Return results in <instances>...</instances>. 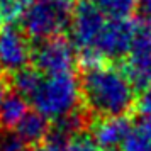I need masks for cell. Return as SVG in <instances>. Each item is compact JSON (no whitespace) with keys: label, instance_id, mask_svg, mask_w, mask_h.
<instances>
[{"label":"cell","instance_id":"cell-1","mask_svg":"<svg viewBox=\"0 0 151 151\" xmlns=\"http://www.w3.org/2000/svg\"><path fill=\"white\" fill-rule=\"evenodd\" d=\"M80 87L87 107L100 117L126 116L134 105V85L124 70L107 63L83 70Z\"/></svg>","mask_w":151,"mask_h":151},{"label":"cell","instance_id":"cell-2","mask_svg":"<svg viewBox=\"0 0 151 151\" xmlns=\"http://www.w3.org/2000/svg\"><path fill=\"white\" fill-rule=\"evenodd\" d=\"M82 99V87L73 73L68 75H42L27 102L36 112L44 116L48 121H61L63 117L78 110Z\"/></svg>","mask_w":151,"mask_h":151},{"label":"cell","instance_id":"cell-3","mask_svg":"<svg viewBox=\"0 0 151 151\" xmlns=\"http://www.w3.org/2000/svg\"><path fill=\"white\" fill-rule=\"evenodd\" d=\"M75 9V0H32L21 21L24 34L39 42L61 36L70 27Z\"/></svg>","mask_w":151,"mask_h":151},{"label":"cell","instance_id":"cell-4","mask_svg":"<svg viewBox=\"0 0 151 151\" xmlns=\"http://www.w3.org/2000/svg\"><path fill=\"white\" fill-rule=\"evenodd\" d=\"M105 22L107 19L97 10V7L90 0H80L76 4L75 14L70 24V32L71 42L78 51V56L85 68L104 63L97 58L95 46Z\"/></svg>","mask_w":151,"mask_h":151},{"label":"cell","instance_id":"cell-5","mask_svg":"<svg viewBox=\"0 0 151 151\" xmlns=\"http://www.w3.org/2000/svg\"><path fill=\"white\" fill-rule=\"evenodd\" d=\"M78 58V51L73 42L63 36L41 41L32 49V63L36 70L46 76L68 75L73 71Z\"/></svg>","mask_w":151,"mask_h":151},{"label":"cell","instance_id":"cell-6","mask_svg":"<svg viewBox=\"0 0 151 151\" xmlns=\"http://www.w3.org/2000/svg\"><path fill=\"white\" fill-rule=\"evenodd\" d=\"M124 73L127 75L134 88L144 90L151 85V22H137L136 36L126 56Z\"/></svg>","mask_w":151,"mask_h":151},{"label":"cell","instance_id":"cell-7","mask_svg":"<svg viewBox=\"0 0 151 151\" xmlns=\"http://www.w3.org/2000/svg\"><path fill=\"white\" fill-rule=\"evenodd\" d=\"M137 22L132 19H107L95 46L97 58L104 60H121L129 55Z\"/></svg>","mask_w":151,"mask_h":151},{"label":"cell","instance_id":"cell-8","mask_svg":"<svg viewBox=\"0 0 151 151\" xmlns=\"http://www.w3.org/2000/svg\"><path fill=\"white\" fill-rule=\"evenodd\" d=\"M29 60H32V49L24 31L14 26L0 27V70L15 75L27 68Z\"/></svg>","mask_w":151,"mask_h":151},{"label":"cell","instance_id":"cell-9","mask_svg":"<svg viewBox=\"0 0 151 151\" xmlns=\"http://www.w3.org/2000/svg\"><path fill=\"white\" fill-rule=\"evenodd\" d=\"M131 121L126 116L102 117L92 127V139L100 151H121L124 139L131 129Z\"/></svg>","mask_w":151,"mask_h":151},{"label":"cell","instance_id":"cell-10","mask_svg":"<svg viewBox=\"0 0 151 151\" xmlns=\"http://www.w3.org/2000/svg\"><path fill=\"white\" fill-rule=\"evenodd\" d=\"M49 131H51V127H49L48 119L36 110H29L26 117L17 124V127L14 129V134L24 146L36 148L39 143L46 141Z\"/></svg>","mask_w":151,"mask_h":151},{"label":"cell","instance_id":"cell-11","mask_svg":"<svg viewBox=\"0 0 151 151\" xmlns=\"http://www.w3.org/2000/svg\"><path fill=\"white\" fill-rule=\"evenodd\" d=\"M27 112V100L17 92H9L0 102V124L9 129H15Z\"/></svg>","mask_w":151,"mask_h":151},{"label":"cell","instance_id":"cell-12","mask_svg":"<svg viewBox=\"0 0 151 151\" xmlns=\"http://www.w3.org/2000/svg\"><path fill=\"white\" fill-rule=\"evenodd\" d=\"M121 151H151V117H141L131 124Z\"/></svg>","mask_w":151,"mask_h":151},{"label":"cell","instance_id":"cell-13","mask_svg":"<svg viewBox=\"0 0 151 151\" xmlns=\"http://www.w3.org/2000/svg\"><path fill=\"white\" fill-rule=\"evenodd\" d=\"M105 19H131L137 0H90Z\"/></svg>","mask_w":151,"mask_h":151},{"label":"cell","instance_id":"cell-14","mask_svg":"<svg viewBox=\"0 0 151 151\" xmlns=\"http://www.w3.org/2000/svg\"><path fill=\"white\" fill-rule=\"evenodd\" d=\"M41 78H42V73H39L36 68H24L19 73H15L12 82H14L15 92L27 100L29 97L32 95V92L36 90V87L39 85Z\"/></svg>","mask_w":151,"mask_h":151},{"label":"cell","instance_id":"cell-15","mask_svg":"<svg viewBox=\"0 0 151 151\" xmlns=\"http://www.w3.org/2000/svg\"><path fill=\"white\" fill-rule=\"evenodd\" d=\"M32 0H0V19L12 26V22L22 21Z\"/></svg>","mask_w":151,"mask_h":151},{"label":"cell","instance_id":"cell-16","mask_svg":"<svg viewBox=\"0 0 151 151\" xmlns=\"http://www.w3.org/2000/svg\"><path fill=\"white\" fill-rule=\"evenodd\" d=\"M60 151H100V150L95 144V141L92 139V136L80 134V136H75L73 139H70Z\"/></svg>","mask_w":151,"mask_h":151},{"label":"cell","instance_id":"cell-17","mask_svg":"<svg viewBox=\"0 0 151 151\" xmlns=\"http://www.w3.org/2000/svg\"><path fill=\"white\" fill-rule=\"evenodd\" d=\"M137 110L143 117H151V85L141 90V95L137 99Z\"/></svg>","mask_w":151,"mask_h":151},{"label":"cell","instance_id":"cell-18","mask_svg":"<svg viewBox=\"0 0 151 151\" xmlns=\"http://www.w3.org/2000/svg\"><path fill=\"white\" fill-rule=\"evenodd\" d=\"M0 151H24V144L15 137V134L0 136Z\"/></svg>","mask_w":151,"mask_h":151},{"label":"cell","instance_id":"cell-19","mask_svg":"<svg viewBox=\"0 0 151 151\" xmlns=\"http://www.w3.org/2000/svg\"><path fill=\"white\" fill-rule=\"evenodd\" d=\"M137 9L143 14L144 21L151 22V0H137Z\"/></svg>","mask_w":151,"mask_h":151},{"label":"cell","instance_id":"cell-20","mask_svg":"<svg viewBox=\"0 0 151 151\" xmlns=\"http://www.w3.org/2000/svg\"><path fill=\"white\" fill-rule=\"evenodd\" d=\"M7 93H9V92H7V85H5V82L0 78V102L4 100V97L7 95Z\"/></svg>","mask_w":151,"mask_h":151},{"label":"cell","instance_id":"cell-21","mask_svg":"<svg viewBox=\"0 0 151 151\" xmlns=\"http://www.w3.org/2000/svg\"><path fill=\"white\" fill-rule=\"evenodd\" d=\"M27 151H48V150H46L44 146H42V148L41 146H36V148H31V150H27Z\"/></svg>","mask_w":151,"mask_h":151},{"label":"cell","instance_id":"cell-22","mask_svg":"<svg viewBox=\"0 0 151 151\" xmlns=\"http://www.w3.org/2000/svg\"><path fill=\"white\" fill-rule=\"evenodd\" d=\"M0 24H2V19H0Z\"/></svg>","mask_w":151,"mask_h":151}]
</instances>
